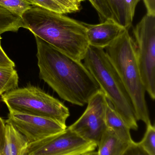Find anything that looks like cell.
<instances>
[{"label": "cell", "instance_id": "cell-1", "mask_svg": "<svg viewBox=\"0 0 155 155\" xmlns=\"http://www.w3.org/2000/svg\"><path fill=\"white\" fill-rule=\"evenodd\" d=\"M40 78L61 98L83 106L101 87L84 64L35 36Z\"/></svg>", "mask_w": 155, "mask_h": 155}, {"label": "cell", "instance_id": "cell-2", "mask_svg": "<svg viewBox=\"0 0 155 155\" xmlns=\"http://www.w3.org/2000/svg\"><path fill=\"white\" fill-rule=\"evenodd\" d=\"M21 18L23 28L34 36L76 61L83 60L90 45L82 22L37 5L25 11Z\"/></svg>", "mask_w": 155, "mask_h": 155}, {"label": "cell", "instance_id": "cell-3", "mask_svg": "<svg viewBox=\"0 0 155 155\" xmlns=\"http://www.w3.org/2000/svg\"><path fill=\"white\" fill-rule=\"evenodd\" d=\"M83 61L116 113L130 129L138 130L131 97L104 50L89 45Z\"/></svg>", "mask_w": 155, "mask_h": 155}, {"label": "cell", "instance_id": "cell-4", "mask_svg": "<svg viewBox=\"0 0 155 155\" xmlns=\"http://www.w3.org/2000/svg\"><path fill=\"white\" fill-rule=\"evenodd\" d=\"M131 97L137 121L152 124L133 38L125 30L104 49Z\"/></svg>", "mask_w": 155, "mask_h": 155}, {"label": "cell", "instance_id": "cell-5", "mask_svg": "<svg viewBox=\"0 0 155 155\" xmlns=\"http://www.w3.org/2000/svg\"><path fill=\"white\" fill-rule=\"evenodd\" d=\"M9 112L50 118L66 127L70 112L61 101L32 85L16 88L2 95Z\"/></svg>", "mask_w": 155, "mask_h": 155}, {"label": "cell", "instance_id": "cell-6", "mask_svg": "<svg viewBox=\"0 0 155 155\" xmlns=\"http://www.w3.org/2000/svg\"><path fill=\"white\" fill-rule=\"evenodd\" d=\"M136 55L146 91L155 98V15L147 14L133 29Z\"/></svg>", "mask_w": 155, "mask_h": 155}, {"label": "cell", "instance_id": "cell-7", "mask_svg": "<svg viewBox=\"0 0 155 155\" xmlns=\"http://www.w3.org/2000/svg\"><path fill=\"white\" fill-rule=\"evenodd\" d=\"M96 147L95 143L66 127L61 133L28 144L25 155H80Z\"/></svg>", "mask_w": 155, "mask_h": 155}, {"label": "cell", "instance_id": "cell-8", "mask_svg": "<svg viewBox=\"0 0 155 155\" xmlns=\"http://www.w3.org/2000/svg\"><path fill=\"white\" fill-rule=\"evenodd\" d=\"M107 103L104 93L100 90L89 99L84 113L68 128L85 140L97 145L107 128L105 118Z\"/></svg>", "mask_w": 155, "mask_h": 155}, {"label": "cell", "instance_id": "cell-9", "mask_svg": "<svg viewBox=\"0 0 155 155\" xmlns=\"http://www.w3.org/2000/svg\"><path fill=\"white\" fill-rule=\"evenodd\" d=\"M5 123L23 135L29 144L59 134L67 127L50 118L14 112L9 113Z\"/></svg>", "mask_w": 155, "mask_h": 155}, {"label": "cell", "instance_id": "cell-10", "mask_svg": "<svg viewBox=\"0 0 155 155\" xmlns=\"http://www.w3.org/2000/svg\"><path fill=\"white\" fill-rule=\"evenodd\" d=\"M82 23L86 28L89 45L100 49H104L109 46L126 30L112 20L96 25Z\"/></svg>", "mask_w": 155, "mask_h": 155}, {"label": "cell", "instance_id": "cell-11", "mask_svg": "<svg viewBox=\"0 0 155 155\" xmlns=\"http://www.w3.org/2000/svg\"><path fill=\"white\" fill-rule=\"evenodd\" d=\"M26 137L10 124H5V141L0 155H25L28 147Z\"/></svg>", "mask_w": 155, "mask_h": 155}, {"label": "cell", "instance_id": "cell-12", "mask_svg": "<svg viewBox=\"0 0 155 155\" xmlns=\"http://www.w3.org/2000/svg\"><path fill=\"white\" fill-rule=\"evenodd\" d=\"M105 118L107 127L111 129L120 140L128 144L134 142L130 133L131 129L116 113L108 100Z\"/></svg>", "mask_w": 155, "mask_h": 155}, {"label": "cell", "instance_id": "cell-13", "mask_svg": "<svg viewBox=\"0 0 155 155\" xmlns=\"http://www.w3.org/2000/svg\"><path fill=\"white\" fill-rule=\"evenodd\" d=\"M128 145L107 127L97 144V153L99 155H122Z\"/></svg>", "mask_w": 155, "mask_h": 155}, {"label": "cell", "instance_id": "cell-14", "mask_svg": "<svg viewBox=\"0 0 155 155\" xmlns=\"http://www.w3.org/2000/svg\"><path fill=\"white\" fill-rule=\"evenodd\" d=\"M23 25L21 17L0 6V35L6 32H17Z\"/></svg>", "mask_w": 155, "mask_h": 155}, {"label": "cell", "instance_id": "cell-15", "mask_svg": "<svg viewBox=\"0 0 155 155\" xmlns=\"http://www.w3.org/2000/svg\"><path fill=\"white\" fill-rule=\"evenodd\" d=\"M19 77L13 67H0V96L17 88Z\"/></svg>", "mask_w": 155, "mask_h": 155}, {"label": "cell", "instance_id": "cell-16", "mask_svg": "<svg viewBox=\"0 0 155 155\" xmlns=\"http://www.w3.org/2000/svg\"><path fill=\"white\" fill-rule=\"evenodd\" d=\"M33 5L27 0H0V6L21 18L25 11Z\"/></svg>", "mask_w": 155, "mask_h": 155}, {"label": "cell", "instance_id": "cell-17", "mask_svg": "<svg viewBox=\"0 0 155 155\" xmlns=\"http://www.w3.org/2000/svg\"><path fill=\"white\" fill-rule=\"evenodd\" d=\"M88 1L97 12L101 22L107 20L114 21L113 14L108 0Z\"/></svg>", "mask_w": 155, "mask_h": 155}, {"label": "cell", "instance_id": "cell-18", "mask_svg": "<svg viewBox=\"0 0 155 155\" xmlns=\"http://www.w3.org/2000/svg\"><path fill=\"white\" fill-rule=\"evenodd\" d=\"M115 21L126 29V15L124 0H108Z\"/></svg>", "mask_w": 155, "mask_h": 155}, {"label": "cell", "instance_id": "cell-19", "mask_svg": "<svg viewBox=\"0 0 155 155\" xmlns=\"http://www.w3.org/2000/svg\"><path fill=\"white\" fill-rule=\"evenodd\" d=\"M150 155H155V127L152 124L147 126L146 131L142 140L138 143Z\"/></svg>", "mask_w": 155, "mask_h": 155}, {"label": "cell", "instance_id": "cell-20", "mask_svg": "<svg viewBox=\"0 0 155 155\" xmlns=\"http://www.w3.org/2000/svg\"><path fill=\"white\" fill-rule=\"evenodd\" d=\"M36 5L61 14L70 13L64 6L54 0H34Z\"/></svg>", "mask_w": 155, "mask_h": 155}, {"label": "cell", "instance_id": "cell-21", "mask_svg": "<svg viewBox=\"0 0 155 155\" xmlns=\"http://www.w3.org/2000/svg\"><path fill=\"white\" fill-rule=\"evenodd\" d=\"M126 15V30L129 31L133 24L136 5L140 0H124Z\"/></svg>", "mask_w": 155, "mask_h": 155}, {"label": "cell", "instance_id": "cell-22", "mask_svg": "<svg viewBox=\"0 0 155 155\" xmlns=\"http://www.w3.org/2000/svg\"><path fill=\"white\" fill-rule=\"evenodd\" d=\"M122 155H150L138 143L134 141L132 143L128 145L124 152Z\"/></svg>", "mask_w": 155, "mask_h": 155}, {"label": "cell", "instance_id": "cell-23", "mask_svg": "<svg viewBox=\"0 0 155 155\" xmlns=\"http://www.w3.org/2000/svg\"><path fill=\"white\" fill-rule=\"evenodd\" d=\"M64 6L71 13L79 12L81 9V3L75 0H54Z\"/></svg>", "mask_w": 155, "mask_h": 155}, {"label": "cell", "instance_id": "cell-24", "mask_svg": "<svg viewBox=\"0 0 155 155\" xmlns=\"http://www.w3.org/2000/svg\"><path fill=\"white\" fill-rule=\"evenodd\" d=\"M1 37L0 36V67L15 68L14 62L6 55L1 46Z\"/></svg>", "mask_w": 155, "mask_h": 155}, {"label": "cell", "instance_id": "cell-25", "mask_svg": "<svg viewBox=\"0 0 155 155\" xmlns=\"http://www.w3.org/2000/svg\"><path fill=\"white\" fill-rule=\"evenodd\" d=\"M5 141V123L0 117V154L4 147Z\"/></svg>", "mask_w": 155, "mask_h": 155}, {"label": "cell", "instance_id": "cell-26", "mask_svg": "<svg viewBox=\"0 0 155 155\" xmlns=\"http://www.w3.org/2000/svg\"><path fill=\"white\" fill-rule=\"evenodd\" d=\"M147 14L155 15V0H143Z\"/></svg>", "mask_w": 155, "mask_h": 155}, {"label": "cell", "instance_id": "cell-27", "mask_svg": "<svg viewBox=\"0 0 155 155\" xmlns=\"http://www.w3.org/2000/svg\"><path fill=\"white\" fill-rule=\"evenodd\" d=\"M80 155H99L97 152H96L95 151H89V152H86V153H83L82 154Z\"/></svg>", "mask_w": 155, "mask_h": 155}, {"label": "cell", "instance_id": "cell-28", "mask_svg": "<svg viewBox=\"0 0 155 155\" xmlns=\"http://www.w3.org/2000/svg\"><path fill=\"white\" fill-rule=\"evenodd\" d=\"M28 2H30L32 3V4L34 5H36V3H35V2L34 1V0H27Z\"/></svg>", "mask_w": 155, "mask_h": 155}, {"label": "cell", "instance_id": "cell-29", "mask_svg": "<svg viewBox=\"0 0 155 155\" xmlns=\"http://www.w3.org/2000/svg\"><path fill=\"white\" fill-rule=\"evenodd\" d=\"M76 2H78L80 3H81L82 2H84V1H86V0H75Z\"/></svg>", "mask_w": 155, "mask_h": 155}]
</instances>
